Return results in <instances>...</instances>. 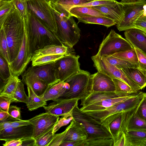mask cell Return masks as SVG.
I'll return each instance as SVG.
<instances>
[{
	"label": "cell",
	"mask_w": 146,
	"mask_h": 146,
	"mask_svg": "<svg viewBox=\"0 0 146 146\" xmlns=\"http://www.w3.org/2000/svg\"><path fill=\"white\" fill-rule=\"evenodd\" d=\"M137 56L139 67L138 68L146 75V55L139 49L134 47Z\"/></svg>",
	"instance_id": "47"
},
{
	"label": "cell",
	"mask_w": 146,
	"mask_h": 146,
	"mask_svg": "<svg viewBox=\"0 0 146 146\" xmlns=\"http://www.w3.org/2000/svg\"><path fill=\"white\" fill-rule=\"evenodd\" d=\"M68 127L64 141L85 140L88 138L87 133L82 123L74 119Z\"/></svg>",
	"instance_id": "21"
},
{
	"label": "cell",
	"mask_w": 146,
	"mask_h": 146,
	"mask_svg": "<svg viewBox=\"0 0 146 146\" xmlns=\"http://www.w3.org/2000/svg\"><path fill=\"white\" fill-rule=\"evenodd\" d=\"M134 28L139 29L146 33V13L138 19L135 24Z\"/></svg>",
	"instance_id": "53"
},
{
	"label": "cell",
	"mask_w": 146,
	"mask_h": 146,
	"mask_svg": "<svg viewBox=\"0 0 146 146\" xmlns=\"http://www.w3.org/2000/svg\"><path fill=\"white\" fill-rule=\"evenodd\" d=\"M25 21L27 19L28 10L26 0H11Z\"/></svg>",
	"instance_id": "45"
},
{
	"label": "cell",
	"mask_w": 146,
	"mask_h": 146,
	"mask_svg": "<svg viewBox=\"0 0 146 146\" xmlns=\"http://www.w3.org/2000/svg\"><path fill=\"white\" fill-rule=\"evenodd\" d=\"M125 133L127 139V146H133L135 143L146 138V130H128Z\"/></svg>",
	"instance_id": "30"
},
{
	"label": "cell",
	"mask_w": 146,
	"mask_h": 146,
	"mask_svg": "<svg viewBox=\"0 0 146 146\" xmlns=\"http://www.w3.org/2000/svg\"><path fill=\"white\" fill-rule=\"evenodd\" d=\"M93 92H115V87L112 79L102 73L98 72L90 74Z\"/></svg>",
	"instance_id": "16"
},
{
	"label": "cell",
	"mask_w": 146,
	"mask_h": 146,
	"mask_svg": "<svg viewBox=\"0 0 146 146\" xmlns=\"http://www.w3.org/2000/svg\"><path fill=\"white\" fill-rule=\"evenodd\" d=\"M112 56L133 63L139 64L137 56L134 48L116 53Z\"/></svg>",
	"instance_id": "36"
},
{
	"label": "cell",
	"mask_w": 146,
	"mask_h": 146,
	"mask_svg": "<svg viewBox=\"0 0 146 146\" xmlns=\"http://www.w3.org/2000/svg\"><path fill=\"white\" fill-rule=\"evenodd\" d=\"M112 79L115 87V92L116 93L128 94L139 92H137L127 84L120 80L116 78Z\"/></svg>",
	"instance_id": "37"
},
{
	"label": "cell",
	"mask_w": 146,
	"mask_h": 146,
	"mask_svg": "<svg viewBox=\"0 0 146 146\" xmlns=\"http://www.w3.org/2000/svg\"><path fill=\"white\" fill-rule=\"evenodd\" d=\"M22 139H13L5 141L3 144L4 146H21Z\"/></svg>",
	"instance_id": "55"
},
{
	"label": "cell",
	"mask_w": 146,
	"mask_h": 146,
	"mask_svg": "<svg viewBox=\"0 0 146 146\" xmlns=\"http://www.w3.org/2000/svg\"><path fill=\"white\" fill-rule=\"evenodd\" d=\"M133 146H146V138L135 143Z\"/></svg>",
	"instance_id": "59"
},
{
	"label": "cell",
	"mask_w": 146,
	"mask_h": 146,
	"mask_svg": "<svg viewBox=\"0 0 146 146\" xmlns=\"http://www.w3.org/2000/svg\"><path fill=\"white\" fill-rule=\"evenodd\" d=\"M25 23L28 38L29 55L31 59L35 51L47 45L64 44L56 34L47 28L31 12L28 11Z\"/></svg>",
	"instance_id": "1"
},
{
	"label": "cell",
	"mask_w": 146,
	"mask_h": 146,
	"mask_svg": "<svg viewBox=\"0 0 146 146\" xmlns=\"http://www.w3.org/2000/svg\"><path fill=\"white\" fill-rule=\"evenodd\" d=\"M22 80L26 84L30 85L35 93L38 96H40L44 92L49 86L33 73L25 70L22 74Z\"/></svg>",
	"instance_id": "20"
},
{
	"label": "cell",
	"mask_w": 146,
	"mask_h": 146,
	"mask_svg": "<svg viewBox=\"0 0 146 146\" xmlns=\"http://www.w3.org/2000/svg\"><path fill=\"white\" fill-rule=\"evenodd\" d=\"M90 75L88 72L82 70L73 74L65 81L68 84L69 89L58 98L81 100L86 98L93 92Z\"/></svg>",
	"instance_id": "4"
},
{
	"label": "cell",
	"mask_w": 146,
	"mask_h": 146,
	"mask_svg": "<svg viewBox=\"0 0 146 146\" xmlns=\"http://www.w3.org/2000/svg\"><path fill=\"white\" fill-rule=\"evenodd\" d=\"M145 93L139 92L137 95L104 110L84 112L102 123L108 117L133 108L140 102Z\"/></svg>",
	"instance_id": "8"
},
{
	"label": "cell",
	"mask_w": 146,
	"mask_h": 146,
	"mask_svg": "<svg viewBox=\"0 0 146 146\" xmlns=\"http://www.w3.org/2000/svg\"></svg>",
	"instance_id": "63"
},
{
	"label": "cell",
	"mask_w": 146,
	"mask_h": 146,
	"mask_svg": "<svg viewBox=\"0 0 146 146\" xmlns=\"http://www.w3.org/2000/svg\"><path fill=\"white\" fill-rule=\"evenodd\" d=\"M14 6L11 0H0V27Z\"/></svg>",
	"instance_id": "34"
},
{
	"label": "cell",
	"mask_w": 146,
	"mask_h": 146,
	"mask_svg": "<svg viewBox=\"0 0 146 146\" xmlns=\"http://www.w3.org/2000/svg\"><path fill=\"white\" fill-rule=\"evenodd\" d=\"M128 130H146V121L140 117L136 112L129 123L126 131Z\"/></svg>",
	"instance_id": "35"
},
{
	"label": "cell",
	"mask_w": 146,
	"mask_h": 146,
	"mask_svg": "<svg viewBox=\"0 0 146 146\" xmlns=\"http://www.w3.org/2000/svg\"><path fill=\"white\" fill-rule=\"evenodd\" d=\"M28 11L32 13L49 29L55 34L57 31L51 3L46 0H26Z\"/></svg>",
	"instance_id": "7"
},
{
	"label": "cell",
	"mask_w": 146,
	"mask_h": 146,
	"mask_svg": "<svg viewBox=\"0 0 146 146\" xmlns=\"http://www.w3.org/2000/svg\"><path fill=\"white\" fill-rule=\"evenodd\" d=\"M122 118L121 114L113 120L110 125V131L113 140V144L119 139L123 133L121 129Z\"/></svg>",
	"instance_id": "32"
},
{
	"label": "cell",
	"mask_w": 146,
	"mask_h": 146,
	"mask_svg": "<svg viewBox=\"0 0 146 146\" xmlns=\"http://www.w3.org/2000/svg\"><path fill=\"white\" fill-rule=\"evenodd\" d=\"M139 92L123 96L104 99L89 105L82 106L80 109L83 112L104 110L129 98L135 97L137 95Z\"/></svg>",
	"instance_id": "18"
},
{
	"label": "cell",
	"mask_w": 146,
	"mask_h": 146,
	"mask_svg": "<svg viewBox=\"0 0 146 146\" xmlns=\"http://www.w3.org/2000/svg\"><path fill=\"white\" fill-rule=\"evenodd\" d=\"M124 35L134 47L137 48L146 55V33L137 29H131L125 31Z\"/></svg>",
	"instance_id": "19"
},
{
	"label": "cell",
	"mask_w": 146,
	"mask_h": 146,
	"mask_svg": "<svg viewBox=\"0 0 146 146\" xmlns=\"http://www.w3.org/2000/svg\"><path fill=\"white\" fill-rule=\"evenodd\" d=\"M104 57L110 63L119 69H122L127 68H138L139 67V64L133 63L112 56Z\"/></svg>",
	"instance_id": "39"
},
{
	"label": "cell",
	"mask_w": 146,
	"mask_h": 146,
	"mask_svg": "<svg viewBox=\"0 0 146 146\" xmlns=\"http://www.w3.org/2000/svg\"><path fill=\"white\" fill-rule=\"evenodd\" d=\"M59 118V116L46 112L28 120L33 127V138L35 139L53 128Z\"/></svg>",
	"instance_id": "12"
},
{
	"label": "cell",
	"mask_w": 146,
	"mask_h": 146,
	"mask_svg": "<svg viewBox=\"0 0 146 146\" xmlns=\"http://www.w3.org/2000/svg\"><path fill=\"white\" fill-rule=\"evenodd\" d=\"M9 116L8 113L0 109V121H3L7 120Z\"/></svg>",
	"instance_id": "58"
},
{
	"label": "cell",
	"mask_w": 146,
	"mask_h": 146,
	"mask_svg": "<svg viewBox=\"0 0 146 146\" xmlns=\"http://www.w3.org/2000/svg\"><path fill=\"white\" fill-rule=\"evenodd\" d=\"M123 3L125 12L124 18L120 23L116 25L119 31L134 28L135 24L138 19L142 15L146 13L145 0Z\"/></svg>",
	"instance_id": "9"
},
{
	"label": "cell",
	"mask_w": 146,
	"mask_h": 146,
	"mask_svg": "<svg viewBox=\"0 0 146 146\" xmlns=\"http://www.w3.org/2000/svg\"><path fill=\"white\" fill-rule=\"evenodd\" d=\"M78 100L77 99L65 100L58 98L43 107L46 112L62 116L72 111L78 104Z\"/></svg>",
	"instance_id": "13"
},
{
	"label": "cell",
	"mask_w": 146,
	"mask_h": 146,
	"mask_svg": "<svg viewBox=\"0 0 146 146\" xmlns=\"http://www.w3.org/2000/svg\"><path fill=\"white\" fill-rule=\"evenodd\" d=\"M80 56L69 53L54 62L57 79L64 82L81 69L78 60Z\"/></svg>",
	"instance_id": "10"
},
{
	"label": "cell",
	"mask_w": 146,
	"mask_h": 146,
	"mask_svg": "<svg viewBox=\"0 0 146 146\" xmlns=\"http://www.w3.org/2000/svg\"><path fill=\"white\" fill-rule=\"evenodd\" d=\"M116 0H97L80 5L76 6L94 7L111 4L116 2Z\"/></svg>",
	"instance_id": "50"
},
{
	"label": "cell",
	"mask_w": 146,
	"mask_h": 146,
	"mask_svg": "<svg viewBox=\"0 0 146 146\" xmlns=\"http://www.w3.org/2000/svg\"><path fill=\"white\" fill-rule=\"evenodd\" d=\"M85 140L64 141L60 146H84Z\"/></svg>",
	"instance_id": "54"
},
{
	"label": "cell",
	"mask_w": 146,
	"mask_h": 146,
	"mask_svg": "<svg viewBox=\"0 0 146 146\" xmlns=\"http://www.w3.org/2000/svg\"><path fill=\"white\" fill-rule=\"evenodd\" d=\"M122 70L126 75L138 86L140 90L146 86V75L138 68H127Z\"/></svg>",
	"instance_id": "24"
},
{
	"label": "cell",
	"mask_w": 146,
	"mask_h": 146,
	"mask_svg": "<svg viewBox=\"0 0 146 146\" xmlns=\"http://www.w3.org/2000/svg\"><path fill=\"white\" fill-rule=\"evenodd\" d=\"M1 28L3 29L6 36L10 64L17 56L26 29L25 21L15 6L6 18Z\"/></svg>",
	"instance_id": "3"
},
{
	"label": "cell",
	"mask_w": 146,
	"mask_h": 146,
	"mask_svg": "<svg viewBox=\"0 0 146 146\" xmlns=\"http://www.w3.org/2000/svg\"><path fill=\"white\" fill-rule=\"evenodd\" d=\"M113 146H127V139L125 133H123L119 139L113 144Z\"/></svg>",
	"instance_id": "56"
},
{
	"label": "cell",
	"mask_w": 146,
	"mask_h": 146,
	"mask_svg": "<svg viewBox=\"0 0 146 146\" xmlns=\"http://www.w3.org/2000/svg\"><path fill=\"white\" fill-rule=\"evenodd\" d=\"M68 84L66 82H60L49 86L44 94L40 96L47 102L57 99L60 97L69 88Z\"/></svg>",
	"instance_id": "22"
},
{
	"label": "cell",
	"mask_w": 146,
	"mask_h": 146,
	"mask_svg": "<svg viewBox=\"0 0 146 146\" xmlns=\"http://www.w3.org/2000/svg\"><path fill=\"white\" fill-rule=\"evenodd\" d=\"M26 85L28 91V100L26 105L29 111L34 110L47 105L46 102L41 97L37 96L30 85Z\"/></svg>",
	"instance_id": "27"
},
{
	"label": "cell",
	"mask_w": 146,
	"mask_h": 146,
	"mask_svg": "<svg viewBox=\"0 0 146 146\" xmlns=\"http://www.w3.org/2000/svg\"><path fill=\"white\" fill-rule=\"evenodd\" d=\"M23 143L21 146H35V140L34 138L22 139Z\"/></svg>",
	"instance_id": "57"
},
{
	"label": "cell",
	"mask_w": 146,
	"mask_h": 146,
	"mask_svg": "<svg viewBox=\"0 0 146 146\" xmlns=\"http://www.w3.org/2000/svg\"><path fill=\"white\" fill-rule=\"evenodd\" d=\"M53 128L35 139V146H48L53 139Z\"/></svg>",
	"instance_id": "43"
},
{
	"label": "cell",
	"mask_w": 146,
	"mask_h": 146,
	"mask_svg": "<svg viewBox=\"0 0 146 146\" xmlns=\"http://www.w3.org/2000/svg\"><path fill=\"white\" fill-rule=\"evenodd\" d=\"M50 86L60 82L56 76L54 63L29 67L27 70Z\"/></svg>",
	"instance_id": "14"
},
{
	"label": "cell",
	"mask_w": 146,
	"mask_h": 146,
	"mask_svg": "<svg viewBox=\"0 0 146 146\" xmlns=\"http://www.w3.org/2000/svg\"><path fill=\"white\" fill-rule=\"evenodd\" d=\"M78 22L86 24H97L109 27L116 25L112 19L106 17L89 16L77 18Z\"/></svg>",
	"instance_id": "28"
},
{
	"label": "cell",
	"mask_w": 146,
	"mask_h": 146,
	"mask_svg": "<svg viewBox=\"0 0 146 146\" xmlns=\"http://www.w3.org/2000/svg\"><path fill=\"white\" fill-rule=\"evenodd\" d=\"M130 94H118L115 92H92L86 98L81 100V103L80 105L82 106H85L100 102L104 99L123 96Z\"/></svg>",
	"instance_id": "23"
},
{
	"label": "cell",
	"mask_w": 146,
	"mask_h": 146,
	"mask_svg": "<svg viewBox=\"0 0 146 146\" xmlns=\"http://www.w3.org/2000/svg\"><path fill=\"white\" fill-rule=\"evenodd\" d=\"M51 6L57 27L55 34L63 44L72 49L79 40L80 30L69 11L54 2Z\"/></svg>",
	"instance_id": "2"
},
{
	"label": "cell",
	"mask_w": 146,
	"mask_h": 146,
	"mask_svg": "<svg viewBox=\"0 0 146 146\" xmlns=\"http://www.w3.org/2000/svg\"><path fill=\"white\" fill-rule=\"evenodd\" d=\"M93 1H95V0H92Z\"/></svg>",
	"instance_id": "62"
},
{
	"label": "cell",
	"mask_w": 146,
	"mask_h": 146,
	"mask_svg": "<svg viewBox=\"0 0 146 146\" xmlns=\"http://www.w3.org/2000/svg\"><path fill=\"white\" fill-rule=\"evenodd\" d=\"M64 55L60 54L50 55L32 57L31 59L32 66H40L54 63Z\"/></svg>",
	"instance_id": "29"
},
{
	"label": "cell",
	"mask_w": 146,
	"mask_h": 146,
	"mask_svg": "<svg viewBox=\"0 0 146 146\" xmlns=\"http://www.w3.org/2000/svg\"><path fill=\"white\" fill-rule=\"evenodd\" d=\"M91 58L94 62V66L98 72L104 74L112 79L120 80L135 90L138 89L137 85L126 75L122 69L118 68L110 63L104 57H100L95 55Z\"/></svg>",
	"instance_id": "11"
},
{
	"label": "cell",
	"mask_w": 146,
	"mask_h": 146,
	"mask_svg": "<svg viewBox=\"0 0 146 146\" xmlns=\"http://www.w3.org/2000/svg\"><path fill=\"white\" fill-rule=\"evenodd\" d=\"M11 75L9 63L0 54V78L7 81Z\"/></svg>",
	"instance_id": "42"
},
{
	"label": "cell",
	"mask_w": 146,
	"mask_h": 146,
	"mask_svg": "<svg viewBox=\"0 0 146 146\" xmlns=\"http://www.w3.org/2000/svg\"><path fill=\"white\" fill-rule=\"evenodd\" d=\"M137 1V0H121L120 2L122 3L132 2Z\"/></svg>",
	"instance_id": "60"
},
{
	"label": "cell",
	"mask_w": 146,
	"mask_h": 146,
	"mask_svg": "<svg viewBox=\"0 0 146 146\" xmlns=\"http://www.w3.org/2000/svg\"><path fill=\"white\" fill-rule=\"evenodd\" d=\"M28 96L24 90V85L22 80L18 83L12 97V103L21 102L27 103Z\"/></svg>",
	"instance_id": "33"
},
{
	"label": "cell",
	"mask_w": 146,
	"mask_h": 146,
	"mask_svg": "<svg viewBox=\"0 0 146 146\" xmlns=\"http://www.w3.org/2000/svg\"><path fill=\"white\" fill-rule=\"evenodd\" d=\"M69 12L72 16L77 18L89 16L107 17L106 15L92 7H74L70 9Z\"/></svg>",
	"instance_id": "26"
},
{
	"label": "cell",
	"mask_w": 146,
	"mask_h": 146,
	"mask_svg": "<svg viewBox=\"0 0 146 146\" xmlns=\"http://www.w3.org/2000/svg\"><path fill=\"white\" fill-rule=\"evenodd\" d=\"M78 104H76L73 110V117L74 119L82 123L84 126L88 135V138H112L110 131L105 125L82 111Z\"/></svg>",
	"instance_id": "5"
},
{
	"label": "cell",
	"mask_w": 146,
	"mask_h": 146,
	"mask_svg": "<svg viewBox=\"0 0 146 146\" xmlns=\"http://www.w3.org/2000/svg\"><path fill=\"white\" fill-rule=\"evenodd\" d=\"M92 0H56L54 2L60 5L67 10L69 11L73 7L78 6L92 1Z\"/></svg>",
	"instance_id": "41"
},
{
	"label": "cell",
	"mask_w": 146,
	"mask_h": 146,
	"mask_svg": "<svg viewBox=\"0 0 146 146\" xmlns=\"http://www.w3.org/2000/svg\"><path fill=\"white\" fill-rule=\"evenodd\" d=\"M112 138H87L84 146H113Z\"/></svg>",
	"instance_id": "38"
},
{
	"label": "cell",
	"mask_w": 146,
	"mask_h": 146,
	"mask_svg": "<svg viewBox=\"0 0 146 146\" xmlns=\"http://www.w3.org/2000/svg\"><path fill=\"white\" fill-rule=\"evenodd\" d=\"M0 54L9 64L10 61L8 44L4 31L2 28L0 29Z\"/></svg>",
	"instance_id": "40"
},
{
	"label": "cell",
	"mask_w": 146,
	"mask_h": 146,
	"mask_svg": "<svg viewBox=\"0 0 146 146\" xmlns=\"http://www.w3.org/2000/svg\"><path fill=\"white\" fill-rule=\"evenodd\" d=\"M47 1L51 3L54 2L56 0H46Z\"/></svg>",
	"instance_id": "61"
},
{
	"label": "cell",
	"mask_w": 146,
	"mask_h": 146,
	"mask_svg": "<svg viewBox=\"0 0 146 146\" xmlns=\"http://www.w3.org/2000/svg\"><path fill=\"white\" fill-rule=\"evenodd\" d=\"M137 113L140 117L146 121V93L141 101Z\"/></svg>",
	"instance_id": "51"
},
{
	"label": "cell",
	"mask_w": 146,
	"mask_h": 146,
	"mask_svg": "<svg viewBox=\"0 0 146 146\" xmlns=\"http://www.w3.org/2000/svg\"><path fill=\"white\" fill-rule=\"evenodd\" d=\"M21 80L19 76L12 74L7 80L2 91L0 93V95L6 96L12 99L18 84Z\"/></svg>",
	"instance_id": "31"
},
{
	"label": "cell",
	"mask_w": 146,
	"mask_h": 146,
	"mask_svg": "<svg viewBox=\"0 0 146 146\" xmlns=\"http://www.w3.org/2000/svg\"><path fill=\"white\" fill-rule=\"evenodd\" d=\"M12 103L11 98L0 95V109L8 113L10 105Z\"/></svg>",
	"instance_id": "52"
},
{
	"label": "cell",
	"mask_w": 146,
	"mask_h": 146,
	"mask_svg": "<svg viewBox=\"0 0 146 146\" xmlns=\"http://www.w3.org/2000/svg\"><path fill=\"white\" fill-rule=\"evenodd\" d=\"M134 48L127 39L111 29L100 44L96 55L100 57H105Z\"/></svg>",
	"instance_id": "6"
},
{
	"label": "cell",
	"mask_w": 146,
	"mask_h": 146,
	"mask_svg": "<svg viewBox=\"0 0 146 146\" xmlns=\"http://www.w3.org/2000/svg\"><path fill=\"white\" fill-rule=\"evenodd\" d=\"M113 20L116 25L120 23L124 19L125 12L123 3L117 1L114 3L92 7Z\"/></svg>",
	"instance_id": "17"
},
{
	"label": "cell",
	"mask_w": 146,
	"mask_h": 146,
	"mask_svg": "<svg viewBox=\"0 0 146 146\" xmlns=\"http://www.w3.org/2000/svg\"><path fill=\"white\" fill-rule=\"evenodd\" d=\"M69 53V48L65 45L52 44L47 45L41 49L35 51L32 57L44 55H65Z\"/></svg>",
	"instance_id": "25"
},
{
	"label": "cell",
	"mask_w": 146,
	"mask_h": 146,
	"mask_svg": "<svg viewBox=\"0 0 146 146\" xmlns=\"http://www.w3.org/2000/svg\"><path fill=\"white\" fill-rule=\"evenodd\" d=\"M21 109L20 107L16 106H10L8 110L9 116L7 119L14 121L21 120Z\"/></svg>",
	"instance_id": "48"
},
{
	"label": "cell",
	"mask_w": 146,
	"mask_h": 146,
	"mask_svg": "<svg viewBox=\"0 0 146 146\" xmlns=\"http://www.w3.org/2000/svg\"><path fill=\"white\" fill-rule=\"evenodd\" d=\"M33 127L31 124L18 127H9L0 131V139L5 141L13 139L33 137Z\"/></svg>",
	"instance_id": "15"
},
{
	"label": "cell",
	"mask_w": 146,
	"mask_h": 146,
	"mask_svg": "<svg viewBox=\"0 0 146 146\" xmlns=\"http://www.w3.org/2000/svg\"><path fill=\"white\" fill-rule=\"evenodd\" d=\"M68 129V127L63 132L54 134L52 141L48 146H59L64 141L65 136Z\"/></svg>",
	"instance_id": "49"
},
{
	"label": "cell",
	"mask_w": 146,
	"mask_h": 146,
	"mask_svg": "<svg viewBox=\"0 0 146 146\" xmlns=\"http://www.w3.org/2000/svg\"><path fill=\"white\" fill-rule=\"evenodd\" d=\"M73 110L59 118L53 127V133L55 134L61 127L67 125L74 119L72 115Z\"/></svg>",
	"instance_id": "44"
},
{
	"label": "cell",
	"mask_w": 146,
	"mask_h": 146,
	"mask_svg": "<svg viewBox=\"0 0 146 146\" xmlns=\"http://www.w3.org/2000/svg\"><path fill=\"white\" fill-rule=\"evenodd\" d=\"M28 120L11 121H5L0 123V131L9 127H18L31 125Z\"/></svg>",
	"instance_id": "46"
}]
</instances>
